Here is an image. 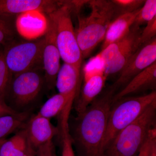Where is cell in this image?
<instances>
[{
	"label": "cell",
	"instance_id": "28",
	"mask_svg": "<svg viewBox=\"0 0 156 156\" xmlns=\"http://www.w3.org/2000/svg\"><path fill=\"white\" fill-rule=\"evenodd\" d=\"M5 95L0 94V117L5 115L14 114L17 112L7 105L5 101Z\"/></svg>",
	"mask_w": 156,
	"mask_h": 156
},
{
	"label": "cell",
	"instance_id": "29",
	"mask_svg": "<svg viewBox=\"0 0 156 156\" xmlns=\"http://www.w3.org/2000/svg\"><path fill=\"white\" fill-rule=\"evenodd\" d=\"M156 134V127H154L151 130L147 139L141 148L140 149L137 156H147L148 151L149 147L150 144L151 140L154 134Z\"/></svg>",
	"mask_w": 156,
	"mask_h": 156
},
{
	"label": "cell",
	"instance_id": "2",
	"mask_svg": "<svg viewBox=\"0 0 156 156\" xmlns=\"http://www.w3.org/2000/svg\"><path fill=\"white\" fill-rule=\"evenodd\" d=\"M91 11L85 17L78 15L76 37L83 58L89 57L95 48L103 41L109 26L114 20L111 1H89Z\"/></svg>",
	"mask_w": 156,
	"mask_h": 156
},
{
	"label": "cell",
	"instance_id": "5",
	"mask_svg": "<svg viewBox=\"0 0 156 156\" xmlns=\"http://www.w3.org/2000/svg\"><path fill=\"white\" fill-rule=\"evenodd\" d=\"M156 101V92L154 90L145 95L124 97L114 103L109 115L103 152L120 131L136 120Z\"/></svg>",
	"mask_w": 156,
	"mask_h": 156
},
{
	"label": "cell",
	"instance_id": "14",
	"mask_svg": "<svg viewBox=\"0 0 156 156\" xmlns=\"http://www.w3.org/2000/svg\"><path fill=\"white\" fill-rule=\"evenodd\" d=\"M156 85V62L136 75L124 88L116 93L113 104L124 97L145 92L155 90Z\"/></svg>",
	"mask_w": 156,
	"mask_h": 156
},
{
	"label": "cell",
	"instance_id": "10",
	"mask_svg": "<svg viewBox=\"0 0 156 156\" xmlns=\"http://www.w3.org/2000/svg\"><path fill=\"white\" fill-rule=\"evenodd\" d=\"M48 18V27L44 36L42 64L45 73L44 82L49 89H52L55 87L56 76L61 66V57L56 45L54 25L52 20Z\"/></svg>",
	"mask_w": 156,
	"mask_h": 156
},
{
	"label": "cell",
	"instance_id": "26",
	"mask_svg": "<svg viewBox=\"0 0 156 156\" xmlns=\"http://www.w3.org/2000/svg\"><path fill=\"white\" fill-rule=\"evenodd\" d=\"M62 151V156H76L73 148V141L69 128L61 129Z\"/></svg>",
	"mask_w": 156,
	"mask_h": 156
},
{
	"label": "cell",
	"instance_id": "24",
	"mask_svg": "<svg viewBox=\"0 0 156 156\" xmlns=\"http://www.w3.org/2000/svg\"><path fill=\"white\" fill-rule=\"evenodd\" d=\"M85 80L98 74L104 73L103 62L98 54L92 58L83 68Z\"/></svg>",
	"mask_w": 156,
	"mask_h": 156
},
{
	"label": "cell",
	"instance_id": "9",
	"mask_svg": "<svg viewBox=\"0 0 156 156\" xmlns=\"http://www.w3.org/2000/svg\"><path fill=\"white\" fill-rule=\"evenodd\" d=\"M14 76L9 87L12 98L19 106L28 105L41 92L44 82V78L35 69Z\"/></svg>",
	"mask_w": 156,
	"mask_h": 156
},
{
	"label": "cell",
	"instance_id": "3",
	"mask_svg": "<svg viewBox=\"0 0 156 156\" xmlns=\"http://www.w3.org/2000/svg\"><path fill=\"white\" fill-rule=\"evenodd\" d=\"M156 101L115 136L102 156H137L151 130L156 126Z\"/></svg>",
	"mask_w": 156,
	"mask_h": 156
},
{
	"label": "cell",
	"instance_id": "18",
	"mask_svg": "<svg viewBox=\"0 0 156 156\" xmlns=\"http://www.w3.org/2000/svg\"><path fill=\"white\" fill-rule=\"evenodd\" d=\"M34 152L24 129L0 145V156H30Z\"/></svg>",
	"mask_w": 156,
	"mask_h": 156
},
{
	"label": "cell",
	"instance_id": "22",
	"mask_svg": "<svg viewBox=\"0 0 156 156\" xmlns=\"http://www.w3.org/2000/svg\"><path fill=\"white\" fill-rule=\"evenodd\" d=\"M11 75L5 61L3 50L0 48V94L5 95L11 83Z\"/></svg>",
	"mask_w": 156,
	"mask_h": 156
},
{
	"label": "cell",
	"instance_id": "31",
	"mask_svg": "<svg viewBox=\"0 0 156 156\" xmlns=\"http://www.w3.org/2000/svg\"><path fill=\"white\" fill-rule=\"evenodd\" d=\"M5 140V139H0V145H1V144H2V143Z\"/></svg>",
	"mask_w": 156,
	"mask_h": 156
},
{
	"label": "cell",
	"instance_id": "21",
	"mask_svg": "<svg viewBox=\"0 0 156 156\" xmlns=\"http://www.w3.org/2000/svg\"><path fill=\"white\" fill-rule=\"evenodd\" d=\"M156 17V0H146L136 15L133 25L140 27Z\"/></svg>",
	"mask_w": 156,
	"mask_h": 156
},
{
	"label": "cell",
	"instance_id": "12",
	"mask_svg": "<svg viewBox=\"0 0 156 156\" xmlns=\"http://www.w3.org/2000/svg\"><path fill=\"white\" fill-rule=\"evenodd\" d=\"M62 2L63 1L54 0H0V18L11 20L14 16L33 10L48 15L58 9Z\"/></svg>",
	"mask_w": 156,
	"mask_h": 156
},
{
	"label": "cell",
	"instance_id": "23",
	"mask_svg": "<svg viewBox=\"0 0 156 156\" xmlns=\"http://www.w3.org/2000/svg\"><path fill=\"white\" fill-rule=\"evenodd\" d=\"M14 29L11 20L0 18V48L12 42Z\"/></svg>",
	"mask_w": 156,
	"mask_h": 156
},
{
	"label": "cell",
	"instance_id": "27",
	"mask_svg": "<svg viewBox=\"0 0 156 156\" xmlns=\"http://www.w3.org/2000/svg\"><path fill=\"white\" fill-rule=\"evenodd\" d=\"M36 153L37 156H57L53 141L40 147L36 151Z\"/></svg>",
	"mask_w": 156,
	"mask_h": 156
},
{
	"label": "cell",
	"instance_id": "16",
	"mask_svg": "<svg viewBox=\"0 0 156 156\" xmlns=\"http://www.w3.org/2000/svg\"><path fill=\"white\" fill-rule=\"evenodd\" d=\"M107 77L104 73L98 74L85 80L83 86L78 96L75 109L77 116L81 115L95 100L103 90Z\"/></svg>",
	"mask_w": 156,
	"mask_h": 156
},
{
	"label": "cell",
	"instance_id": "15",
	"mask_svg": "<svg viewBox=\"0 0 156 156\" xmlns=\"http://www.w3.org/2000/svg\"><path fill=\"white\" fill-rule=\"evenodd\" d=\"M80 71L75 66L64 62L56 76L55 87L58 93L66 95L73 102L80 90Z\"/></svg>",
	"mask_w": 156,
	"mask_h": 156
},
{
	"label": "cell",
	"instance_id": "1",
	"mask_svg": "<svg viewBox=\"0 0 156 156\" xmlns=\"http://www.w3.org/2000/svg\"><path fill=\"white\" fill-rule=\"evenodd\" d=\"M116 92L109 87L77 116L72 138L83 156H102L110 112Z\"/></svg>",
	"mask_w": 156,
	"mask_h": 156
},
{
	"label": "cell",
	"instance_id": "32",
	"mask_svg": "<svg viewBox=\"0 0 156 156\" xmlns=\"http://www.w3.org/2000/svg\"><path fill=\"white\" fill-rule=\"evenodd\" d=\"M33 156V155H32V156Z\"/></svg>",
	"mask_w": 156,
	"mask_h": 156
},
{
	"label": "cell",
	"instance_id": "20",
	"mask_svg": "<svg viewBox=\"0 0 156 156\" xmlns=\"http://www.w3.org/2000/svg\"><path fill=\"white\" fill-rule=\"evenodd\" d=\"M114 11V20L123 14L140 9L145 0H111Z\"/></svg>",
	"mask_w": 156,
	"mask_h": 156
},
{
	"label": "cell",
	"instance_id": "25",
	"mask_svg": "<svg viewBox=\"0 0 156 156\" xmlns=\"http://www.w3.org/2000/svg\"><path fill=\"white\" fill-rule=\"evenodd\" d=\"M156 17L149 21L146 26L142 30L139 39V48L156 38Z\"/></svg>",
	"mask_w": 156,
	"mask_h": 156
},
{
	"label": "cell",
	"instance_id": "8",
	"mask_svg": "<svg viewBox=\"0 0 156 156\" xmlns=\"http://www.w3.org/2000/svg\"><path fill=\"white\" fill-rule=\"evenodd\" d=\"M155 62L156 37L140 47L134 53L120 72L119 77L110 88L115 92L122 89L135 76Z\"/></svg>",
	"mask_w": 156,
	"mask_h": 156
},
{
	"label": "cell",
	"instance_id": "13",
	"mask_svg": "<svg viewBox=\"0 0 156 156\" xmlns=\"http://www.w3.org/2000/svg\"><path fill=\"white\" fill-rule=\"evenodd\" d=\"M24 130L32 149L34 152L40 147L52 141L59 130L53 126L50 120L36 114L26 124Z\"/></svg>",
	"mask_w": 156,
	"mask_h": 156
},
{
	"label": "cell",
	"instance_id": "4",
	"mask_svg": "<svg viewBox=\"0 0 156 156\" xmlns=\"http://www.w3.org/2000/svg\"><path fill=\"white\" fill-rule=\"evenodd\" d=\"M73 11L71 1H63L60 7L47 15L54 25L56 45L61 58L65 63L81 70L83 58L73 26Z\"/></svg>",
	"mask_w": 156,
	"mask_h": 156
},
{
	"label": "cell",
	"instance_id": "7",
	"mask_svg": "<svg viewBox=\"0 0 156 156\" xmlns=\"http://www.w3.org/2000/svg\"><path fill=\"white\" fill-rule=\"evenodd\" d=\"M44 37L35 41L12 44L4 47V58L11 75L14 76L34 69L42 63Z\"/></svg>",
	"mask_w": 156,
	"mask_h": 156
},
{
	"label": "cell",
	"instance_id": "30",
	"mask_svg": "<svg viewBox=\"0 0 156 156\" xmlns=\"http://www.w3.org/2000/svg\"><path fill=\"white\" fill-rule=\"evenodd\" d=\"M147 156H156V134H154L151 140Z\"/></svg>",
	"mask_w": 156,
	"mask_h": 156
},
{
	"label": "cell",
	"instance_id": "19",
	"mask_svg": "<svg viewBox=\"0 0 156 156\" xmlns=\"http://www.w3.org/2000/svg\"><path fill=\"white\" fill-rule=\"evenodd\" d=\"M28 112H17L0 117V139L19 130L28 120Z\"/></svg>",
	"mask_w": 156,
	"mask_h": 156
},
{
	"label": "cell",
	"instance_id": "6",
	"mask_svg": "<svg viewBox=\"0 0 156 156\" xmlns=\"http://www.w3.org/2000/svg\"><path fill=\"white\" fill-rule=\"evenodd\" d=\"M142 30L140 27L132 25L125 36L108 45L98 53L107 77L120 72L140 48L139 39Z\"/></svg>",
	"mask_w": 156,
	"mask_h": 156
},
{
	"label": "cell",
	"instance_id": "17",
	"mask_svg": "<svg viewBox=\"0 0 156 156\" xmlns=\"http://www.w3.org/2000/svg\"><path fill=\"white\" fill-rule=\"evenodd\" d=\"M140 9L131 13L121 15L111 23L105 34L101 50L122 38L128 33Z\"/></svg>",
	"mask_w": 156,
	"mask_h": 156
},
{
	"label": "cell",
	"instance_id": "11",
	"mask_svg": "<svg viewBox=\"0 0 156 156\" xmlns=\"http://www.w3.org/2000/svg\"><path fill=\"white\" fill-rule=\"evenodd\" d=\"M15 26L20 36L30 41H35L44 36L47 33L48 16L39 10H30L16 17Z\"/></svg>",
	"mask_w": 156,
	"mask_h": 156
}]
</instances>
